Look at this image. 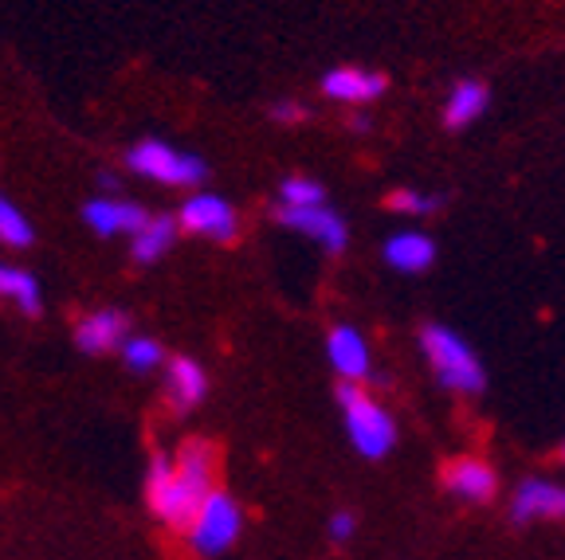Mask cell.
I'll return each mask as SVG.
<instances>
[{
    "instance_id": "obj_16",
    "label": "cell",
    "mask_w": 565,
    "mask_h": 560,
    "mask_svg": "<svg viewBox=\"0 0 565 560\" xmlns=\"http://www.w3.org/2000/svg\"><path fill=\"white\" fill-rule=\"evenodd\" d=\"M487 103H491V90L476 79H459L456 87L444 98V126L448 130H468L479 118L487 115Z\"/></svg>"
},
{
    "instance_id": "obj_20",
    "label": "cell",
    "mask_w": 565,
    "mask_h": 560,
    "mask_svg": "<svg viewBox=\"0 0 565 560\" xmlns=\"http://www.w3.org/2000/svg\"><path fill=\"white\" fill-rule=\"evenodd\" d=\"M122 365L130 368V373H153L158 365H166V353H161V342H153V337H141V333H130L126 337L122 349Z\"/></svg>"
},
{
    "instance_id": "obj_1",
    "label": "cell",
    "mask_w": 565,
    "mask_h": 560,
    "mask_svg": "<svg viewBox=\"0 0 565 560\" xmlns=\"http://www.w3.org/2000/svg\"><path fill=\"white\" fill-rule=\"evenodd\" d=\"M212 471H216V446L209 439H185L173 455H153L146 474V506L158 521L185 529L201 502L209 498Z\"/></svg>"
},
{
    "instance_id": "obj_22",
    "label": "cell",
    "mask_w": 565,
    "mask_h": 560,
    "mask_svg": "<svg viewBox=\"0 0 565 560\" xmlns=\"http://www.w3.org/2000/svg\"><path fill=\"white\" fill-rule=\"evenodd\" d=\"M440 196H428L420 189H397V193H388L385 208L388 212H401V216H428V212L440 208Z\"/></svg>"
},
{
    "instance_id": "obj_23",
    "label": "cell",
    "mask_w": 565,
    "mask_h": 560,
    "mask_svg": "<svg viewBox=\"0 0 565 560\" xmlns=\"http://www.w3.org/2000/svg\"><path fill=\"white\" fill-rule=\"evenodd\" d=\"M327 534H330V541H350L353 534H358V514L353 509H338V514H330V521H327Z\"/></svg>"
},
{
    "instance_id": "obj_24",
    "label": "cell",
    "mask_w": 565,
    "mask_h": 560,
    "mask_svg": "<svg viewBox=\"0 0 565 560\" xmlns=\"http://www.w3.org/2000/svg\"><path fill=\"white\" fill-rule=\"evenodd\" d=\"M271 118L279 126H299L302 118H307V106L295 103V98H279V103L271 106Z\"/></svg>"
},
{
    "instance_id": "obj_17",
    "label": "cell",
    "mask_w": 565,
    "mask_h": 560,
    "mask_svg": "<svg viewBox=\"0 0 565 560\" xmlns=\"http://www.w3.org/2000/svg\"><path fill=\"white\" fill-rule=\"evenodd\" d=\"M177 231H181V219L177 216H150L138 231L130 236V255L134 263H158L161 255L177 244Z\"/></svg>"
},
{
    "instance_id": "obj_14",
    "label": "cell",
    "mask_w": 565,
    "mask_h": 560,
    "mask_svg": "<svg viewBox=\"0 0 565 560\" xmlns=\"http://www.w3.org/2000/svg\"><path fill=\"white\" fill-rule=\"evenodd\" d=\"M381 259H385V267H393L397 274H424L436 263V239L424 236V231H416V228H405V231H397V236L385 239Z\"/></svg>"
},
{
    "instance_id": "obj_27",
    "label": "cell",
    "mask_w": 565,
    "mask_h": 560,
    "mask_svg": "<svg viewBox=\"0 0 565 560\" xmlns=\"http://www.w3.org/2000/svg\"><path fill=\"white\" fill-rule=\"evenodd\" d=\"M562 463H565V446H562Z\"/></svg>"
},
{
    "instance_id": "obj_2",
    "label": "cell",
    "mask_w": 565,
    "mask_h": 560,
    "mask_svg": "<svg viewBox=\"0 0 565 560\" xmlns=\"http://www.w3.org/2000/svg\"><path fill=\"white\" fill-rule=\"evenodd\" d=\"M420 353L433 368V377L440 388L456 396H479L487 388V368L479 360V353L468 345L463 333H456L451 325L428 322L420 325Z\"/></svg>"
},
{
    "instance_id": "obj_6",
    "label": "cell",
    "mask_w": 565,
    "mask_h": 560,
    "mask_svg": "<svg viewBox=\"0 0 565 560\" xmlns=\"http://www.w3.org/2000/svg\"><path fill=\"white\" fill-rule=\"evenodd\" d=\"M177 219H181V231H189V236H201V239H212V244H232V239L239 236L236 208H232V204L224 201V196H216V193L185 196V204H181Z\"/></svg>"
},
{
    "instance_id": "obj_5",
    "label": "cell",
    "mask_w": 565,
    "mask_h": 560,
    "mask_svg": "<svg viewBox=\"0 0 565 560\" xmlns=\"http://www.w3.org/2000/svg\"><path fill=\"white\" fill-rule=\"evenodd\" d=\"M239 534H244V509L228 491H212L193 514V521L185 526L189 549L204 560L224 557L239 541Z\"/></svg>"
},
{
    "instance_id": "obj_9",
    "label": "cell",
    "mask_w": 565,
    "mask_h": 560,
    "mask_svg": "<svg viewBox=\"0 0 565 560\" xmlns=\"http://www.w3.org/2000/svg\"><path fill=\"white\" fill-rule=\"evenodd\" d=\"M327 360H330V368L338 373V380H350V385H362V380L373 373L370 342H365V333L358 330V325H350V322H342V325H334V330H330Z\"/></svg>"
},
{
    "instance_id": "obj_12",
    "label": "cell",
    "mask_w": 565,
    "mask_h": 560,
    "mask_svg": "<svg viewBox=\"0 0 565 560\" xmlns=\"http://www.w3.org/2000/svg\"><path fill=\"white\" fill-rule=\"evenodd\" d=\"M322 95L334 98V103H350V106H365L373 98H381L388 90V79L381 71H365V67H334L322 75Z\"/></svg>"
},
{
    "instance_id": "obj_10",
    "label": "cell",
    "mask_w": 565,
    "mask_h": 560,
    "mask_svg": "<svg viewBox=\"0 0 565 560\" xmlns=\"http://www.w3.org/2000/svg\"><path fill=\"white\" fill-rule=\"evenodd\" d=\"M440 482H444V491H448L451 498L476 502V506L491 502L494 491H499V474H494V466L487 463V459H476V455L451 459V463L444 466Z\"/></svg>"
},
{
    "instance_id": "obj_25",
    "label": "cell",
    "mask_w": 565,
    "mask_h": 560,
    "mask_svg": "<svg viewBox=\"0 0 565 560\" xmlns=\"http://www.w3.org/2000/svg\"><path fill=\"white\" fill-rule=\"evenodd\" d=\"M98 189L110 196H118V176L115 173H98Z\"/></svg>"
},
{
    "instance_id": "obj_26",
    "label": "cell",
    "mask_w": 565,
    "mask_h": 560,
    "mask_svg": "<svg viewBox=\"0 0 565 560\" xmlns=\"http://www.w3.org/2000/svg\"><path fill=\"white\" fill-rule=\"evenodd\" d=\"M353 130H370V118H365V115H353Z\"/></svg>"
},
{
    "instance_id": "obj_4",
    "label": "cell",
    "mask_w": 565,
    "mask_h": 560,
    "mask_svg": "<svg viewBox=\"0 0 565 560\" xmlns=\"http://www.w3.org/2000/svg\"><path fill=\"white\" fill-rule=\"evenodd\" d=\"M126 169L141 181H153L161 189H201L209 181V161L177 149L161 138H141L126 149Z\"/></svg>"
},
{
    "instance_id": "obj_13",
    "label": "cell",
    "mask_w": 565,
    "mask_h": 560,
    "mask_svg": "<svg viewBox=\"0 0 565 560\" xmlns=\"http://www.w3.org/2000/svg\"><path fill=\"white\" fill-rule=\"evenodd\" d=\"M130 337V317L126 310H95V314H83L75 325V345L83 353H115Z\"/></svg>"
},
{
    "instance_id": "obj_8",
    "label": "cell",
    "mask_w": 565,
    "mask_h": 560,
    "mask_svg": "<svg viewBox=\"0 0 565 560\" xmlns=\"http://www.w3.org/2000/svg\"><path fill=\"white\" fill-rule=\"evenodd\" d=\"M565 517V482L554 478H522L511 494V521H557Z\"/></svg>"
},
{
    "instance_id": "obj_21",
    "label": "cell",
    "mask_w": 565,
    "mask_h": 560,
    "mask_svg": "<svg viewBox=\"0 0 565 560\" xmlns=\"http://www.w3.org/2000/svg\"><path fill=\"white\" fill-rule=\"evenodd\" d=\"M279 204L282 208H315V204H327V189L315 176H287L279 181Z\"/></svg>"
},
{
    "instance_id": "obj_11",
    "label": "cell",
    "mask_w": 565,
    "mask_h": 560,
    "mask_svg": "<svg viewBox=\"0 0 565 560\" xmlns=\"http://www.w3.org/2000/svg\"><path fill=\"white\" fill-rule=\"evenodd\" d=\"M83 219H87V228L95 236L110 239V236H134V231L150 219V212L141 208V204L126 201V196H95V201L83 204Z\"/></svg>"
},
{
    "instance_id": "obj_18",
    "label": "cell",
    "mask_w": 565,
    "mask_h": 560,
    "mask_svg": "<svg viewBox=\"0 0 565 560\" xmlns=\"http://www.w3.org/2000/svg\"><path fill=\"white\" fill-rule=\"evenodd\" d=\"M0 298L12 302V306L28 317H35L40 310H44V290H40V279H35L32 271H24V267L4 263V259H0Z\"/></svg>"
},
{
    "instance_id": "obj_19",
    "label": "cell",
    "mask_w": 565,
    "mask_h": 560,
    "mask_svg": "<svg viewBox=\"0 0 565 560\" xmlns=\"http://www.w3.org/2000/svg\"><path fill=\"white\" fill-rule=\"evenodd\" d=\"M32 244H35V228H32V219H28V212L0 193V247L24 251V247H32Z\"/></svg>"
},
{
    "instance_id": "obj_3",
    "label": "cell",
    "mask_w": 565,
    "mask_h": 560,
    "mask_svg": "<svg viewBox=\"0 0 565 560\" xmlns=\"http://www.w3.org/2000/svg\"><path fill=\"white\" fill-rule=\"evenodd\" d=\"M338 408H342V423L350 446L362 459H385L393 446H397V420L385 403L373 400L362 385H350V380H338Z\"/></svg>"
},
{
    "instance_id": "obj_15",
    "label": "cell",
    "mask_w": 565,
    "mask_h": 560,
    "mask_svg": "<svg viewBox=\"0 0 565 560\" xmlns=\"http://www.w3.org/2000/svg\"><path fill=\"white\" fill-rule=\"evenodd\" d=\"M166 396L177 412H193L196 403L209 396V373L193 357H169L166 360Z\"/></svg>"
},
{
    "instance_id": "obj_7",
    "label": "cell",
    "mask_w": 565,
    "mask_h": 560,
    "mask_svg": "<svg viewBox=\"0 0 565 560\" xmlns=\"http://www.w3.org/2000/svg\"><path fill=\"white\" fill-rule=\"evenodd\" d=\"M275 219L282 228L299 231V236L315 239L327 255H342L350 244V228H345L342 212H334L330 204H315V208H275Z\"/></svg>"
}]
</instances>
